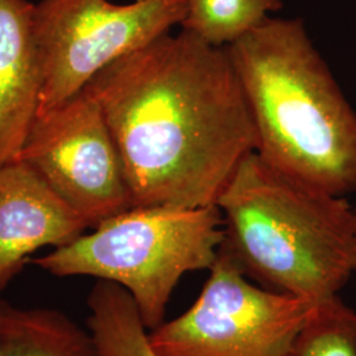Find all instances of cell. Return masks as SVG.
Returning <instances> with one entry per match:
<instances>
[{
	"label": "cell",
	"mask_w": 356,
	"mask_h": 356,
	"mask_svg": "<svg viewBox=\"0 0 356 356\" xmlns=\"http://www.w3.org/2000/svg\"><path fill=\"white\" fill-rule=\"evenodd\" d=\"M102 110L134 207L216 204L256 132L226 48L169 32L83 88Z\"/></svg>",
	"instance_id": "obj_1"
},
{
	"label": "cell",
	"mask_w": 356,
	"mask_h": 356,
	"mask_svg": "<svg viewBox=\"0 0 356 356\" xmlns=\"http://www.w3.org/2000/svg\"><path fill=\"white\" fill-rule=\"evenodd\" d=\"M226 49L252 118L254 152L319 191L356 193V111L304 22L267 17Z\"/></svg>",
	"instance_id": "obj_2"
},
{
	"label": "cell",
	"mask_w": 356,
	"mask_h": 356,
	"mask_svg": "<svg viewBox=\"0 0 356 356\" xmlns=\"http://www.w3.org/2000/svg\"><path fill=\"white\" fill-rule=\"evenodd\" d=\"M216 206L222 247L243 273L273 292L313 304L330 298L356 272V216L337 197L248 154Z\"/></svg>",
	"instance_id": "obj_3"
},
{
	"label": "cell",
	"mask_w": 356,
	"mask_h": 356,
	"mask_svg": "<svg viewBox=\"0 0 356 356\" xmlns=\"http://www.w3.org/2000/svg\"><path fill=\"white\" fill-rule=\"evenodd\" d=\"M225 239L220 209L131 207L32 260L57 277L90 276L127 291L147 329L159 327L181 277L210 269Z\"/></svg>",
	"instance_id": "obj_4"
},
{
	"label": "cell",
	"mask_w": 356,
	"mask_h": 356,
	"mask_svg": "<svg viewBox=\"0 0 356 356\" xmlns=\"http://www.w3.org/2000/svg\"><path fill=\"white\" fill-rule=\"evenodd\" d=\"M195 302L148 334L159 356H288L314 306L254 285L219 247Z\"/></svg>",
	"instance_id": "obj_5"
},
{
	"label": "cell",
	"mask_w": 356,
	"mask_h": 356,
	"mask_svg": "<svg viewBox=\"0 0 356 356\" xmlns=\"http://www.w3.org/2000/svg\"><path fill=\"white\" fill-rule=\"evenodd\" d=\"M185 16V0H40L33 6L44 81L38 115L74 97L107 65L181 26Z\"/></svg>",
	"instance_id": "obj_6"
},
{
	"label": "cell",
	"mask_w": 356,
	"mask_h": 356,
	"mask_svg": "<svg viewBox=\"0 0 356 356\" xmlns=\"http://www.w3.org/2000/svg\"><path fill=\"white\" fill-rule=\"evenodd\" d=\"M16 160L33 168L89 229L134 207L102 110L83 89L38 115Z\"/></svg>",
	"instance_id": "obj_7"
},
{
	"label": "cell",
	"mask_w": 356,
	"mask_h": 356,
	"mask_svg": "<svg viewBox=\"0 0 356 356\" xmlns=\"http://www.w3.org/2000/svg\"><path fill=\"white\" fill-rule=\"evenodd\" d=\"M88 223L24 161L0 166V292L42 247H64Z\"/></svg>",
	"instance_id": "obj_8"
},
{
	"label": "cell",
	"mask_w": 356,
	"mask_h": 356,
	"mask_svg": "<svg viewBox=\"0 0 356 356\" xmlns=\"http://www.w3.org/2000/svg\"><path fill=\"white\" fill-rule=\"evenodd\" d=\"M33 6L0 0V166L19 157L40 110L44 81Z\"/></svg>",
	"instance_id": "obj_9"
},
{
	"label": "cell",
	"mask_w": 356,
	"mask_h": 356,
	"mask_svg": "<svg viewBox=\"0 0 356 356\" xmlns=\"http://www.w3.org/2000/svg\"><path fill=\"white\" fill-rule=\"evenodd\" d=\"M88 330L102 356H159L132 296L119 284L98 280L88 297Z\"/></svg>",
	"instance_id": "obj_10"
},
{
	"label": "cell",
	"mask_w": 356,
	"mask_h": 356,
	"mask_svg": "<svg viewBox=\"0 0 356 356\" xmlns=\"http://www.w3.org/2000/svg\"><path fill=\"white\" fill-rule=\"evenodd\" d=\"M181 23L204 42L226 48L261 24L268 13L280 11L282 0H185Z\"/></svg>",
	"instance_id": "obj_11"
},
{
	"label": "cell",
	"mask_w": 356,
	"mask_h": 356,
	"mask_svg": "<svg viewBox=\"0 0 356 356\" xmlns=\"http://www.w3.org/2000/svg\"><path fill=\"white\" fill-rule=\"evenodd\" d=\"M10 356H102L90 331L54 309L23 310Z\"/></svg>",
	"instance_id": "obj_12"
},
{
	"label": "cell",
	"mask_w": 356,
	"mask_h": 356,
	"mask_svg": "<svg viewBox=\"0 0 356 356\" xmlns=\"http://www.w3.org/2000/svg\"><path fill=\"white\" fill-rule=\"evenodd\" d=\"M288 356H356V312L339 294L314 306Z\"/></svg>",
	"instance_id": "obj_13"
},
{
	"label": "cell",
	"mask_w": 356,
	"mask_h": 356,
	"mask_svg": "<svg viewBox=\"0 0 356 356\" xmlns=\"http://www.w3.org/2000/svg\"><path fill=\"white\" fill-rule=\"evenodd\" d=\"M22 312L0 297V356H10Z\"/></svg>",
	"instance_id": "obj_14"
},
{
	"label": "cell",
	"mask_w": 356,
	"mask_h": 356,
	"mask_svg": "<svg viewBox=\"0 0 356 356\" xmlns=\"http://www.w3.org/2000/svg\"><path fill=\"white\" fill-rule=\"evenodd\" d=\"M354 211H355V216H356V202H355V204H354Z\"/></svg>",
	"instance_id": "obj_15"
}]
</instances>
